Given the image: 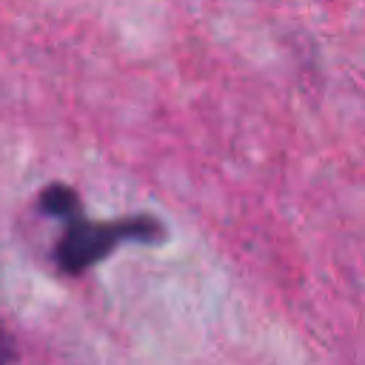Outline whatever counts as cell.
<instances>
[{
    "label": "cell",
    "instance_id": "3957f363",
    "mask_svg": "<svg viewBox=\"0 0 365 365\" xmlns=\"http://www.w3.org/2000/svg\"><path fill=\"white\" fill-rule=\"evenodd\" d=\"M14 359V345H11V339L0 331V365H9Z\"/></svg>",
    "mask_w": 365,
    "mask_h": 365
},
{
    "label": "cell",
    "instance_id": "7a4b0ae2",
    "mask_svg": "<svg viewBox=\"0 0 365 365\" xmlns=\"http://www.w3.org/2000/svg\"><path fill=\"white\" fill-rule=\"evenodd\" d=\"M40 208H43L46 214H51V217L66 220V222L83 214V211H80V197H77V191L68 188V185H60V182L48 185V188L40 194Z\"/></svg>",
    "mask_w": 365,
    "mask_h": 365
},
{
    "label": "cell",
    "instance_id": "6da1fadb",
    "mask_svg": "<svg viewBox=\"0 0 365 365\" xmlns=\"http://www.w3.org/2000/svg\"><path fill=\"white\" fill-rule=\"evenodd\" d=\"M128 240L157 242L163 240V225L148 214L117 220V222H91L80 214L66 222V231L54 248V259L66 274H80Z\"/></svg>",
    "mask_w": 365,
    "mask_h": 365
}]
</instances>
